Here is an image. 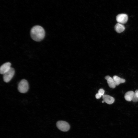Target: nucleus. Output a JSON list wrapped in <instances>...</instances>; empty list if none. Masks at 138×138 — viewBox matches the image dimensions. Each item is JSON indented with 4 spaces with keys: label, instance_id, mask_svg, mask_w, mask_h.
<instances>
[{
    "label": "nucleus",
    "instance_id": "nucleus-1",
    "mask_svg": "<svg viewBox=\"0 0 138 138\" xmlns=\"http://www.w3.org/2000/svg\"><path fill=\"white\" fill-rule=\"evenodd\" d=\"M32 38L34 41H39L42 40L45 36V31L41 26L36 25L33 27L30 31Z\"/></svg>",
    "mask_w": 138,
    "mask_h": 138
},
{
    "label": "nucleus",
    "instance_id": "nucleus-2",
    "mask_svg": "<svg viewBox=\"0 0 138 138\" xmlns=\"http://www.w3.org/2000/svg\"><path fill=\"white\" fill-rule=\"evenodd\" d=\"M29 89V85L27 81L25 79L21 80L19 82L18 86V89L21 93L27 92Z\"/></svg>",
    "mask_w": 138,
    "mask_h": 138
},
{
    "label": "nucleus",
    "instance_id": "nucleus-3",
    "mask_svg": "<svg viewBox=\"0 0 138 138\" xmlns=\"http://www.w3.org/2000/svg\"><path fill=\"white\" fill-rule=\"evenodd\" d=\"M56 126L59 129L64 132L68 131L70 129V126L68 123L63 121H58L56 124Z\"/></svg>",
    "mask_w": 138,
    "mask_h": 138
},
{
    "label": "nucleus",
    "instance_id": "nucleus-4",
    "mask_svg": "<svg viewBox=\"0 0 138 138\" xmlns=\"http://www.w3.org/2000/svg\"><path fill=\"white\" fill-rule=\"evenodd\" d=\"M15 73L14 69L11 67L10 69L3 75L4 81L6 83L9 82L13 77Z\"/></svg>",
    "mask_w": 138,
    "mask_h": 138
},
{
    "label": "nucleus",
    "instance_id": "nucleus-5",
    "mask_svg": "<svg viewBox=\"0 0 138 138\" xmlns=\"http://www.w3.org/2000/svg\"><path fill=\"white\" fill-rule=\"evenodd\" d=\"M116 19L118 23L123 24L126 22L128 20V17L125 14H120L117 16Z\"/></svg>",
    "mask_w": 138,
    "mask_h": 138
},
{
    "label": "nucleus",
    "instance_id": "nucleus-6",
    "mask_svg": "<svg viewBox=\"0 0 138 138\" xmlns=\"http://www.w3.org/2000/svg\"><path fill=\"white\" fill-rule=\"evenodd\" d=\"M11 64L9 62H6L1 66L0 68V73L1 74L3 75L8 72L11 67Z\"/></svg>",
    "mask_w": 138,
    "mask_h": 138
},
{
    "label": "nucleus",
    "instance_id": "nucleus-7",
    "mask_svg": "<svg viewBox=\"0 0 138 138\" xmlns=\"http://www.w3.org/2000/svg\"><path fill=\"white\" fill-rule=\"evenodd\" d=\"M102 98L104 102L109 105L112 104L115 100L113 97L108 95H104Z\"/></svg>",
    "mask_w": 138,
    "mask_h": 138
},
{
    "label": "nucleus",
    "instance_id": "nucleus-8",
    "mask_svg": "<svg viewBox=\"0 0 138 138\" xmlns=\"http://www.w3.org/2000/svg\"><path fill=\"white\" fill-rule=\"evenodd\" d=\"M134 93V92L132 91H129L126 92L124 96L125 100L128 101L132 100Z\"/></svg>",
    "mask_w": 138,
    "mask_h": 138
},
{
    "label": "nucleus",
    "instance_id": "nucleus-9",
    "mask_svg": "<svg viewBox=\"0 0 138 138\" xmlns=\"http://www.w3.org/2000/svg\"><path fill=\"white\" fill-rule=\"evenodd\" d=\"M114 28L116 31L118 33H121L123 32L125 29L124 26L122 24L118 23L115 26Z\"/></svg>",
    "mask_w": 138,
    "mask_h": 138
},
{
    "label": "nucleus",
    "instance_id": "nucleus-10",
    "mask_svg": "<svg viewBox=\"0 0 138 138\" xmlns=\"http://www.w3.org/2000/svg\"><path fill=\"white\" fill-rule=\"evenodd\" d=\"M116 85L117 86L119 85L120 84L123 83L125 82V79L121 78L116 75H114L113 77Z\"/></svg>",
    "mask_w": 138,
    "mask_h": 138
},
{
    "label": "nucleus",
    "instance_id": "nucleus-11",
    "mask_svg": "<svg viewBox=\"0 0 138 138\" xmlns=\"http://www.w3.org/2000/svg\"><path fill=\"white\" fill-rule=\"evenodd\" d=\"M107 80L108 85L110 87L112 88H115L116 85L113 78L110 76Z\"/></svg>",
    "mask_w": 138,
    "mask_h": 138
},
{
    "label": "nucleus",
    "instance_id": "nucleus-12",
    "mask_svg": "<svg viewBox=\"0 0 138 138\" xmlns=\"http://www.w3.org/2000/svg\"><path fill=\"white\" fill-rule=\"evenodd\" d=\"M132 101L135 102L138 101V90H136L134 92Z\"/></svg>",
    "mask_w": 138,
    "mask_h": 138
},
{
    "label": "nucleus",
    "instance_id": "nucleus-13",
    "mask_svg": "<svg viewBox=\"0 0 138 138\" xmlns=\"http://www.w3.org/2000/svg\"><path fill=\"white\" fill-rule=\"evenodd\" d=\"M105 91L102 88L100 89L98 91V93L100 94L102 96L104 95Z\"/></svg>",
    "mask_w": 138,
    "mask_h": 138
},
{
    "label": "nucleus",
    "instance_id": "nucleus-14",
    "mask_svg": "<svg viewBox=\"0 0 138 138\" xmlns=\"http://www.w3.org/2000/svg\"><path fill=\"white\" fill-rule=\"evenodd\" d=\"M101 96H102L98 93H97L95 95V97L97 99L100 98Z\"/></svg>",
    "mask_w": 138,
    "mask_h": 138
},
{
    "label": "nucleus",
    "instance_id": "nucleus-15",
    "mask_svg": "<svg viewBox=\"0 0 138 138\" xmlns=\"http://www.w3.org/2000/svg\"><path fill=\"white\" fill-rule=\"evenodd\" d=\"M110 77V76L107 75L105 77V79L107 80V79Z\"/></svg>",
    "mask_w": 138,
    "mask_h": 138
},
{
    "label": "nucleus",
    "instance_id": "nucleus-16",
    "mask_svg": "<svg viewBox=\"0 0 138 138\" xmlns=\"http://www.w3.org/2000/svg\"><path fill=\"white\" fill-rule=\"evenodd\" d=\"M104 102V101L103 100V101H102V102L103 103Z\"/></svg>",
    "mask_w": 138,
    "mask_h": 138
}]
</instances>
